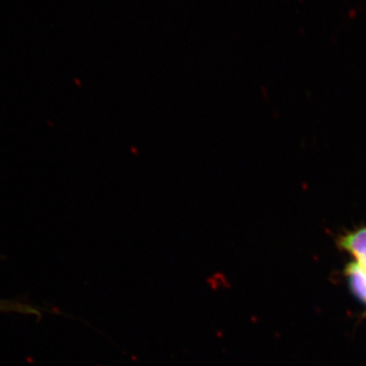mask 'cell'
I'll return each mask as SVG.
<instances>
[{"label":"cell","mask_w":366,"mask_h":366,"mask_svg":"<svg viewBox=\"0 0 366 366\" xmlns=\"http://www.w3.org/2000/svg\"><path fill=\"white\" fill-rule=\"evenodd\" d=\"M342 249L350 252L356 262L366 272V227L357 229L342 238Z\"/></svg>","instance_id":"6da1fadb"},{"label":"cell","mask_w":366,"mask_h":366,"mask_svg":"<svg viewBox=\"0 0 366 366\" xmlns=\"http://www.w3.org/2000/svg\"><path fill=\"white\" fill-rule=\"evenodd\" d=\"M346 276L351 290L366 305V272L357 262H350L346 268Z\"/></svg>","instance_id":"7a4b0ae2"},{"label":"cell","mask_w":366,"mask_h":366,"mask_svg":"<svg viewBox=\"0 0 366 366\" xmlns=\"http://www.w3.org/2000/svg\"><path fill=\"white\" fill-rule=\"evenodd\" d=\"M21 310V312H26L25 307H19L16 305H9V303L0 302V312H9V310H14L18 312Z\"/></svg>","instance_id":"3957f363"}]
</instances>
